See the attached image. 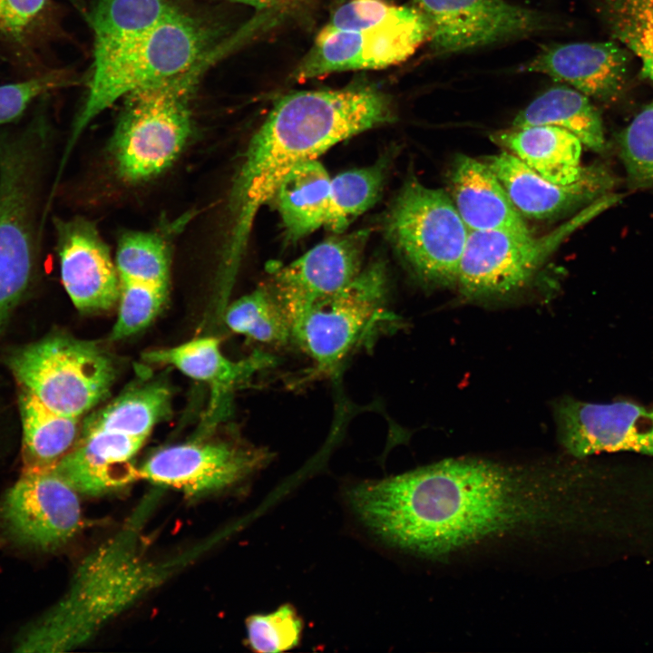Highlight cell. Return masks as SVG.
Segmentation results:
<instances>
[{
  "label": "cell",
  "mask_w": 653,
  "mask_h": 653,
  "mask_svg": "<svg viewBox=\"0 0 653 653\" xmlns=\"http://www.w3.org/2000/svg\"><path fill=\"white\" fill-rule=\"evenodd\" d=\"M395 117L390 98L370 86L298 91L280 98L250 140L234 179L221 268L237 272L258 210L293 169Z\"/></svg>",
  "instance_id": "7a4b0ae2"
},
{
  "label": "cell",
  "mask_w": 653,
  "mask_h": 653,
  "mask_svg": "<svg viewBox=\"0 0 653 653\" xmlns=\"http://www.w3.org/2000/svg\"><path fill=\"white\" fill-rule=\"evenodd\" d=\"M621 196H602L540 237L504 229L469 230L456 284L472 297L501 296L522 288L567 238Z\"/></svg>",
  "instance_id": "5b68a950"
},
{
  "label": "cell",
  "mask_w": 653,
  "mask_h": 653,
  "mask_svg": "<svg viewBox=\"0 0 653 653\" xmlns=\"http://www.w3.org/2000/svg\"><path fill=\"white\" fill-rule=\"evenodd\" d=\"M225 322L233 332L260 343L284 346L292 340L290 319L269 288L234 301L226 309Z\"/></svg>",
  "instance_id": "f546056e"
},
{
  "label": "cell",
  "mask_w": 653,
  "mask_h": 653,
  "mask_svg": "<svg viewBox=\"0 0 653 653\" xmlns=\"http://www.w3.org/2000/svg\"><path fill=\"white\" fill-rule=\"evenodd\" d=\"M211 34L179 10L150 32L93 64L88 94L77 115L63 163L84 129L115 102L190 67L210 47Z\"/></svg>",
  "instance_id": "277c9868"
},
{
  "label": "cell",
  "mask_w": 653,
  "mask_h": 653,
  "mask_svg": "<svg viewBox=\"0 0 653 653\" xmlns=\"http://www.w3.org/2000/svg\"><path fill=\"white\" fill-rule=\"evenodd\" d=\"M550 125L575 135L590 150L606 153L609 144L602 120L590 98L560 84L536 97L514 118L512 126Z\"/></svg>",
  "instance_id": "cb8c5ba5"
},
{
  "label": "cell",
  "mask_w": 653,
  "mask_h": 653,
  "mask_svg": "<svg viewBox=\"0 0 653 653\" xmlns=\"http://www.w3.org/2000/svg\"><path fill=\"white\" fill-rule=\"evenodd\" d=\"M491 140L545 179L570 184L580 180L581 141L570 132L550 125L512 126L493 132Z\"/></svg>",
  "instance_id": "603a6c76"
},
{
  "label": "cell",
  "mask_w": 653,
  "mask_h": 653,
  "mask_svg": "<svg viewBox=\"0 0 653 653\" xmlns=\"http://www.w3.org/2000/svg\"><path fill=\"white\" fill-rule=\"evenodd\" d=\"M114 262L120 280L169 286L170 258L167 246L155 234H124L118 242Z\"/></svg>",
  "instance_id": "1f68e13d"
},
{
  "label": "cell",
  "mask_w": 653,
  "mask_h": 653,
  "mask_svg": "<svg viewBox=\"0 0 653 653\" xmlns=\"http://www.w3.org/2000/svg\"><path fill=\"white\" fill-rule=\"evenodd\" d=\"M331 178L317 160L293 169L281 181L274 198L287 237L299 239L325 226Z\"/></svg>",
  "instance_id": "484cf974"
},
{
  "label": "cell",
  "mask_w": 653,
  "mask_h": 653,
  "mask_svg": "<svg viewBox=\"0 0 653 653\" xmlns=\"http://www.w3.org/2000/svg\"><path fill=\"white\" fill-rule=\"evenodd\" d=\"M178 11L168 0H100L90 17L93 63L137 40Z\"/></svg>",
  "instance_id": "d4e9b609"
},
{
  "label": "cell",
  "mask_w": 653,
  "mask_h": 653,
  "mask_svg": "<svg viewBox=\"0 0 653 653\" xmlns=\"http://www.w3.org/2000/svg\"><path fill=\"white\" fill-rule=\"evenodd\" d=\"M55 227L61 279L73 304L83 312L111 308L119 299L120 278L94 225L76 218Z\"/></svg>",
  "instance_id": "d6986e66"
},
{
  "label": "cell",
  "mask_w": 653,
  "mask_h": 653,
  "mask_svg": "<svg viewBox=\"0 0 653 653\" xmlns=\"http://www.w3.org/2000/svg\"><path fill=\"white\" fill-rule=\"evenodd\" d=\"M269 458V453L258 448L229 443H189L160 450L138 472L140 477L155 484L197 495L239 482Z\"/></svg>",
  "instance_id": "9a60e30c"
},
{
  "label": "cell",
  "mask_w": 653,
  "mask_h": 653,
  "mask_svg": "<svg viewBox=\"0 0 653 653\" xmlns=\"http://www.w3.org/2000/svg\"><path fill=\"white\" fill-rule=\"evenodd\" d=\"M11 369L23 389L53 411L78 418L109 392L115 367L95 344L49 336L17 350Z\"/></svg>",
  "instance_id": "ba28073f"
},
{
  "label": "cell",
  "mask_w": 653,
  "mask_h": 653,
  "mask_svg": "<svg viewBox=\"0 0 653 653\" xmlns=\"http://www.w3.org/2000/svg\"><path fill=\"white\" fill-rule=\"evenodd\" d=\"M367 230L330 238L293 262L275 268L269 287L292 322L317 301L348 285L362 270Z\"/></svg>",
  "instance_id": "2e32d148"
},
{
  "label": "cell",
  "mask_w": 653,
  "mask_h": 653,
  "mask_svg": "<svg viewBox=\"0 0 653 653\" xmlns=\"http://www.w3.org/2000/svg\"><path fill=\"white\" fill-rule=\"evenodd\" d=\"M437 54L464 52L551 31V15L505 0H414Z\"/></svg>",
  "instance_id": "8fae6325"
},
{
  "label": "cell",
  "mask_w": 653,
  "mask_h": 653,
  "mask_svg": "<svg viewBox=\"0 0 653 653\" xmlns=\"http://www.w3.org/2000/svg\"><path fill=\"white\" fill-rule=\"evenodd\" d=\"M631 189H653V100L616 137Z\"/></svg>",
  "instance_id": "d6a6232c"
},
{
  "label": "cell",
  "mask_w": 653,
  "mask_h": 653,
  "mask_svg": "<svg viewBox=\"0 0 653 653\" xmlns=\"http://www.w3.org/2000/svg\"><path fill=\"white\" fill-rule=\"evenodd\" d=\"M483 161L498 177L518 211L535 219L582 209L611 193L618 183L616 175L604 165L588 166L580 180L570 184H558L506 151L488 156Z\"/></svg>",
  "instance_id": "ac0fdd59"
},
{
  "label": "cell",
  "mask_w": 653,
  "mask_h": 653,
  "mask_svg": "<svg viewBox=\"0 0 653 653\" xmlns=\"http://www.w3.org/2000/svg\"><path fill=\"white\" fill-rule=\"evenodd\" d=\"M114 545L81 567L70 592L47 617L73 645L83 640L99 621L120 609L147 587V568L121 556Z\"/></svg>",
  "instance_id": "4fadbf2b"
},
{
  "label": "cell",
  "mask_w": 653,
  "mask_h": 653,
  "mask_svg": "<svg viewBox=\"0 0 653 653\" xmlns=\"http://www.w3.org/2000/svg\"><path fill=\"white\" fill-rule=\"evenodd\" d=\"M144 441L116 432H83L80 441L54 467L78 493H105L139 476L131 460Z\"/></svg>",
  "instance_id": "ffe728a7"
},
{
  "label": "cell",
  "mask_w": 653,
  "mask_h": 653,
  "mask_svg": "<svg viewBox=\"0 0 653 653\" xmlns=\"http://www.w3.org/2000/svg\"><path fill=\"white\" fill-rule=\"evenodd\" d=\"M386 286L385 268L376 261L293 320L292 340L314 363L308 377L334 373L381 323L395 320L385 307Z\"/></svg>",
  "instance_id": "8992f818"
},
{
  "label": "cell",
  "mask_w": 653,
  "mask_h": 653,
  "mask_svg": "<svg viewBox=\"0 0 653 653\" xmlns=\"http://www.w3.org/2000/svg\"><path fill=\"white\" fill-rule=\"evenodd\" d=\"M554 415L559 440L573 456L634 452L653 457V405L564 398L554 406Z\"/></svg>",
  "instance_id": "5bb4252c"
},
{
  "label": "cell",
  "mask_w": 653,
  "mask_h": 653,
  "mask_svg": "<svg viewBox=\"0 0 653 653\" xmlns=\"http://www.w3.org/2000/svg\"><path fill=\"white\" fill-rule=\"evenodd\" d=\"M403 8L404 5L388 0H348L334 12L322 29L343 31L375 25L395 17Z\"/></svg>",
  "instance_id": "d590c367"
},
{
  "label": "cell",
  "mask_w": 653,
  "mask_h": 653,
  "mask_svg": "<svg viewBox=\"0 0 653 653\" xmlns=\"http://www.w3.org/2000/svg\"><path fill=\"white\" fill-rule=\"evenodd\" d=\"M48 0H0V34L22 43L36 28Z\"/></svg>",
  "instance_id": "74e56055"
},
{
  "label": "cell",
  "mask_w": 653,
  "mask_h": 653,
  "mask_svg": "<svg viewBox=\"0 0 653 653\" xmlns=\"http://www.w3.org/2000/svg\"><path fill=\"white\" fill-rule=\"evenodd\" d=\"M612 39L640 61V74L653 82V0H598Z\"/></svg>",
  "instance_id": "4dcf8cb0"
},
{
  "label": "cell",
  "mask_w": 653,
  "mask_h": 653,
  "mask_svg": "<svg viewBox=\"0 0 653 653\" xmlns=\"http://www.w3.org/2000/svg\"><path fill=\"white\" fill-rule=\"evenodd\" d=\"M385 229L418 277L456 284L469 229L447 191L408 179L390 208Z\"/></svg>",
  "instance_id": "52a82bcc"
},
{
  "label": "cell",
  "mask_w": 653,
  "mask_h": 653,
  "mask_svg": "<svg viewBox=\"0 0 653 653\" xmlns=\"http://www.w3.org/2000/svg\"><path fill=\"white\" fill-rule=\"evenodd\" d=\"M0 523L15 542L52 550L80 529L78 492L54 466L23 469L0 502Z\"/></svg>",
  "instance_id": "7c38bea8"
},
{
  "label": "cell",
  "mask_w": 653,
  "mask_h": 653,
  "mask_svg": "<svg viewBox=\"0 0 653 653\" xmlns=\"http://www.w3.org/2000/svg\"><path fill=\"white\" fill-rule=\"evenodd\" d=\"M387 168L388 159L385 157L371 166L347 171L331 178L325 227L340 233L367 210L380 196Z\"/></svg>",
  "instance_id": "f1b7e54d"
},
{
  "label": "cell",
  "mask_w": 653,
  "mask_h": 653,
  "mask_svg": "<svg viewBox=\"0 0 653 653\" xmlns=\"http://www.w3.org/2000/svg\"><path fill=\"white\" fill-rule=\"evenodd\" d=\"M36 137L0 142V327L27 288L36 254Z\"/></svg>",
  "instance_id": "9c48e42d"
},
{
  "label": "cell",
  "mask_w": 653,
  "mask_h": 653,
  "mask_svg": "<svg viewBox=\"0 0 653 653\" xmlns=\"http://www.w3.org/2000/svg\"><path fill=\"white\" fill-rule=\"evenodd\" d=\"M166 385L151 382L122 393L91 415L83 432L110 431L146 439L152 428L171 412Z\"/></svg>",
  "instance_id": "83f0119b"
},
{
  "label": "cell",
  "mask_w": 653,
  "mask_h": 653,
  "mask_svg": "<svg viewBox=\"0 0 653 653\" xmlns=\"http://www.w3.org/2000/svg\"><path fill=\"white\" fill-rule=\"evenodd\" d=\"M248 5L258 9H276L278 7H285L298 2L299 0H228Z\"/></svg>",
  "instance_id": "f35d334b"
},
{
  "label": "cell",
  "mask_w": 653,
  "mask_h": 653,
  "mask_svg": "<svg viewBox=\"0 0 653 653\" xmlns=\"http://www.w3.org/2000/svg\"><path fill=\"white\" fill-rule=\"evenodd\" d=\"M243 32L210 47L186 70L125 97L111 141L119 176L140 182L168 169L191 132V99L203 74L238 44Z\"/></svg>",
  "instance_id": "3957f363"
},
{
  "label": "cell",
  "mask_w": 653,
  "mask_h": 653,
  "mask_svg": "<svg viewBox=\"0 0 653 653\" xmlns=\"http://www.w3.org/2000/svg\"><path fill=\"white\" fill-rule=\"evenodd\" d=\"M247 643L258 653H278L297 647L301 639L303 621L297 610L284 604L268 614L247 619Z\"/></svg>",
  "instance_id": "836d02e7"
},
{
  "label": "cell",
  "mask_w": 653,
  "mask_h": 653,
  "mask_svg": "<svg viewBox=\"0 0 653 653\" xmlns=\"http://www.w3.org/2000/svg\"><path fill=\"white\" fill-rule=\"evenodd\" d=\"M429 40V25L413 5L395 17L354 30L321 29L314 44L294 72L297 81L329 73L376 70L399 64Z\"/></svg>",
  "instance_id": "30bf717a"
},
{
  "label": "cell",
  "mask_w": 653,
  "mask_h": 653,
  "mask_svg": "<svg viewBox=\"0 0 653 653\" xmlns=\"http://www.w3.org/2000/svg\"><path fill=\"white\" fill-rule=\"evenodd\" d=\"M575 477L477 459H448L346 492L375 535L400 549L443 557L491 537L573 522Z\"/></svg>",
  "instance_id": "6da1fadb"
},
{
  "label": "cell",
  "mask_w": 653,
  "mask_h": 653,
  "mask_svg": "<svg viewBox=\"0 0 653 653\" xmlns=\"http://www.w3.org/2000/svg\"><path fill=\"white\" fill-rule=\"evenodd\" d=\"M632 54L615 40L544 45L520 71L541 73L589 98L617 102L631 76Z\"/></svg>",
  "instance_id": "e0dca14e"
},
{
  "label": "cell",
  "mask_w": 653,
  "mask_h": 653,
  "mask_svg": "<svg viewBox=\"0 0 653 653\" xmlns=\"http://www.w3.org/2000/svg\"><path fill=\"white\" fill-rule=\"evenodd\" d=\"M149 363L174 365L186 375L210 386L212 411L225 410L231 393L259 371L270 368L277 359L262 351L239 361L227 358L215 337L196 338L181 345L144 353Z\"/></svg>",
  "instance_id": "7402d4cb"
},
{
  "label": "cell",
  "mask_w": 653,
  "mask_h": 653,
  "mask_svg": "<svg viewBox=\"0 0 653 653\" xmlns=\"http://www.w3.org/2000/svg\"><path fill=\"white\" fill-rule=\"evenodd\" d=\"M58 73L42 74L25 81L0 85V124L21 115L42 94L64 82Z\"/></svg>",
  "instance_id": "8d00e7d4"
},
{
  "label": "cell",
  "mask_w": 653,
  "mask_h": 653,
  "mask_svg": "<svg viewBox=\"0 0 653 653\" xmlns=\"http://www.w3.org/2000/svg\"><path fill=\"white\" fill-rule=\"evenodd\" d=\"M168 287L120 280V307L111 338L122 339L148 326L166 301Z\"/></svg>",
  "instance_id": "e575fe53"
},
{
  "label": "cell",
  "mask_w": 653,
  "mask_h": 653,
  "mask_svg": "<svg viewBox=\"0 0 653 653\" xmlns=\"http://www.w3.org/2000/svg\"><path fill=\"white\" fill-rule=\"evenodd\" d=\"M24 469L54 466L74 445L78 418L58 414L22 388Z\"/></svg>",
  "instance_id": "4316f807"
},
{
  "label": "cell",
  "mask_w": 653,
  "mask_h": 653,
  "mask_svg": "<svg viewBox=\"0 0 653 653\" xmlns=\"http://www.w3.org/2000/svg\"><path fill=\"white\" fill-rule=\"evenodd\" d=\"M448 177V193L469 230L530 233L522 215L483 161L460 154Z\"/></svg>",
  "instance_id": "44dd1931"
}]
</instances>
